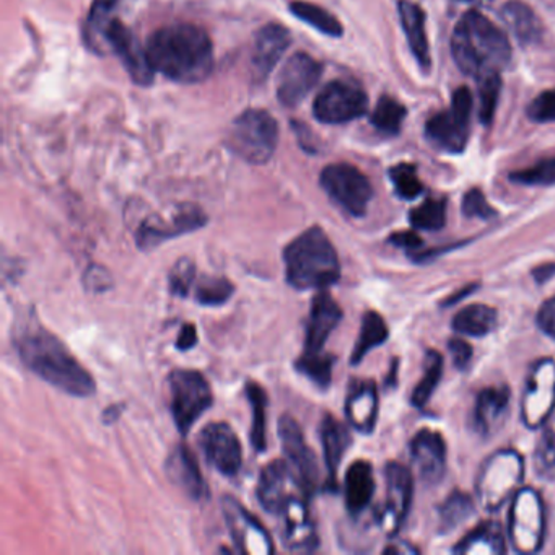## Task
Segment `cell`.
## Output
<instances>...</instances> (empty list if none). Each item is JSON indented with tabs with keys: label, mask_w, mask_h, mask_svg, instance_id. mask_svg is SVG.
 <instances>
[{
	"label": "cell",
	"mask_w": 555,
	"mask_h": 555,
	"mask_svg": "<svg viewBox=\"0 0 555 555\" xmlns=\"http://www.w3.org/2000/svg\"><path fill=\"white\" fill-rule=\"evenodd\" d=\"M14 346L22 362L48 385L74 398L95 395L96 385L89 370L74 357L69 347L38 321L22 324L14 334Z\"/></svg>",
	"instance_id": "1"
},
{
	"label": "cell",
	"mask_w": 555,
	"mask_h": 555,
	"mask_svg": "<svg viewBox=\"0 0 555 555\" xmlns=\"http://www.w3.org/2000/svg\"><path fill=\"white\" fill-rule=\"evenodd\" d=\"M145 50L152 69L173 82H203L214 69L212 41L193 24L167 25L154 31Z\"/></svg>",
	"instance_id": "2"
},
{
	"label": "cell",
	"mask_w": 555,
	"mask_h": 555,
	"mask_svg": "<svg viewBox=\"0 0 555 555\" xmlns=\"http://www.w3.org/2000/svg\"><path fill=\"white\" fill-rule=\"evenodd\" d=\"M451 53L461 73L476 79L500 73L512 60L506 35L476 11L466 12L454 27Z\"/></svg>",
	"instance_id": "3"
},
{
	"label": "cell",
	"mask_w": 555,
	"mask_h": 555,
	"mask_svg": "<svg viewBox=\"0 0 555 555\" xmlns=\"http://www.w3.org/2000/svg\"><path fill=\"white\" fill-rule=\"evenodd\" d=\"M284 264L295 291H324L340 279L336 248L321 227H311L285 246Z\"/></svg>",
	"instance_id": "4"
},
{
	"label": "cell",
	"mask_w": 555,
	"mask_h": 555,
	"mask_svg": "<svg viewBox=\"0 0 555 555\" xmlns=\"http://www.w3.org/2000/svg\"><path fill=\"white\" fill-rule=\"evenodd\" d=\"M278 144V121L264 109H246L229 131L230 149L248 164H268Z\"/></svg>",
	"instance_id": "5"
},
{
	"label": "cell",
	"mask_w": 555,
	"mask_h": 555,
	"mask_svg": "<svg viewBox=\"0 0 555 555\" xmlns=\"http://www.w3.org/2000/svg\"><path fill=\"white\" fill-rule=\"evenodd\" d=\"M525 476L521 454L503 450L490 456L476 480L477 500L487 512H495L512 499Z\"/></svg>",
	"instance_id": "6"
},
{
	"label": "cell",
	"mask_w": 555,
	"mask_h": 555,
	"mask_svg": "<svg viewBox=\"0 0 555 555\" xmlns=\"http://www.w3.org/2000/svg\"><path fill=\"white\" fill-rule=\"evenodd\" d=\"M168 391L175 425L181 435H188L201 415L212 405L209 382L196 370H173L168 375Z\"/></svg>",
	"instance_id": "7"
},
{
	"label": "cell",
	"mask_w": 555,
	"mask_h": 555,
	"mask_svg": "<svg viewBox=\"0 0 555 555\" xmlns=\"http://www.w3.org/2000/svg\"><path fill=\"white\" fill-rule=\"evenodd\" d=\"M474 99L467 87L454 90L451 106L428 119L425 135L428 141L448 154H461L469 139L470 116H473Z\"/></svg>",
	"instance_id": "8"
},
{
	"label": "cell",
	"mask_w": 555,
	"mask_h": 555,
	"mask_svg": "<svg viewBox=\"0 0 555 555\" xmlns=\"http://www.w3.org/2000/svg\"><path fill=\"white\" fill-rule=\"evenodd\" d=\"M321 188L344 212L363 217L372 203L373 188L369 178L349 164H333L321 171Z\"/></svg>",
	"instance_id": "9"
},
{
	"label": "cell",
	"mask_w": 555,
	"mask_h": 555,
	"mask_svg": "<svg viewBox=\"0 0 555 555\" xmlns=\"http://www.w3.org/2000/svg\"><path fill=\"white\" fill-rule=\"evenodd\" d=\"M508 532L519 554H534L542 547L545 532L544 505L534 489H521L513 496Z\"/></svg>",
	"instance_id": "10"
},
{
	"label": "cell",
	"mask_w": 555,
	"mask_h": 555,
	"mask_svg": "<svg viewBox=\"0 0 555 555\" xmlns=\"http://www.w3.org/2000/svg\"><path fill=\"white\" fill-rule=\"evenodd\" d=\"M207 223V216L196 204H180L167 219L151 217L135 230V243L141 251H152L168 240L196 232Z\"/></svg>",
	"instance_id": "11"
},
{
	"label": "cell",
	"mask_w": 555,
	"mask_h": 555,
	"mask_svg": "<svg viewBox=\"0 0 555 555\" xmlns=\"http://www.w3.org/2000/svg\"><path fill=\"white\" fill-rule=\"evenodd\" d=\"M369 96L359 83L334 80L314 100V118L323 125H344L365 115Z\"/></svg>",
	"instance_id": "12"
},
{
	"label": "cell",
	"mask_w": 555,
	"mask_h": 555,
	"mask_svg": "<svg viewBox=\"0 0 555 555\" xmlns=\"http://www.w3.org/2000/svg\"><path fill=\"white\" fill-rule=\"evenodd\" d=\"M555 411V362L542 359L532 366L521 398V418L528 428H539Z\"/></svg>",
	"instance_id": "13"
},
{
	"label": "cell",
	"mask_w": 555,
	"mask_h": 555,
	"mask_svg": "<svg viewBox=\"0 0 555 555\" xmlns=\"http://www.w3.org/2000/svg\"><path fill=\"white\" fill-rule=\"evenodd\" d=\"M256 495L266 512L278 515L291 500L297 496H310V493L307 492L300 477L288 461L279 460L262 467Z\"/></svg>",
	"instance_id": "14"
},
{
	"label": "cell",
	"mask_w": 555,
	"mask_h": 555,
	"mask_svg": "<svg viewBox=\"0 0 555 555\" xmlns=\"http://www.w3.org/2000/svg\"><path fill=\"white\" fill-rule=\"evenodd\" d=\"M222 512L236 552L256 555L274 552V544L264 526L238 500L223 496Z\"/></svg>",
	"instance_id": "15"
},
{
	"label": "cell",
	"mask_w": 555,
	"mask_h": 555,
	"mask_svg": "<svg viewBox=\"0 0 555 555\" xmlns=\"http://www.w3.org/2000/svg\"><path fill=\"white\" fill-rule=\"evenodd\" d=\"M103 48L105 53L113 51L119 57L132 82L141 87H149L154 82L155 70L149 63L147 50L132 34L131 28L126 27L119 18L106 28Z\"/></svg>",
	"instance_id": "16"
},
{
	"label": "cell",
	"mask_w": 555,
	"mask_h": 555,
	"mask_svg": "<svg viewBox=\"0 0 555 555\" xmlns=\"http://www.w3.org/2000/svg\"><path fill=\"white\" fill-rule=\"evenodd\" d=\"M279 440L288 464L294 467L310 496L313 495L320 486V466L305 440L300 425L292 415L285 414L279 418Z\"/></svg>",
	"instance_id": "17"
},
{
	"label": "cell",
	"mask_w": 555,
	"mask_h": 555,
	"mask_svg": "<svg viewBox=\"0 0 555 555\" xmlns=\"http://www.w3.org/2000/svg\"><path fill=\"white\" fill-rule=\"evenodd\" d=\"M199 448L207 463L223 476H236L242 469V443L225 422L206 425L199 434Z\"/></svg>",
	"instance_id": "18"
},
{
	"label": "cell",
	"mask_w": 555,
	"mask_h": 555,
	"mask_svg": "<svg viewBox=\"0 0 555 555\" xmlns=\"http://www.w3.org/2000/svg\"><path fill=\"white\" fill-rule=\"evenodd\" d=\"M323 67L307 53H297L279 74L278 99L285 108L300 105L321 79Z\"/></svg>",
	"instance_id": "19"
},
{
	"label": "cell",
	"mask_w": 555,
	"mask_h": 555,
	"mask_svg": "<svg viewBox=\"0 0 555 555\" xmlns=\"http://www.w3.org/2000/svg\"><path fill=\"white\" fill-rule=\"evenodd\" d=\"M308 496H297L291 500L278 513L279 534L285 547L294 552H313L320 545L317 528L310 516L307 503Z\"/></svg>",
	"instance_id": "20"
},
{
	"label": "cell",
	"mask_w": 555,
	"mask_h": 555,
	"mask_svg": "<svg viewBox=\"0 0 555 555\" xmlns=\"http://www.w3.org/2000/svg\"><path fill=\"white\" fill-rule=\"evenodd\" d=\"M386 505L383 509L382 526L388 534H395L404 522L412 502V476L408 467L399 463L386 466Z\"/></svg>",
	"instance_id": "21"
},
{
	"label": "cell",
	"mask_w": 555,
	"mask_h": 555,
	"mask_svg": "<svg viewBox=\"0 0 555 555\" xmlns=\"http://www.w3.org/2000/svg\"><path fill=\"white\" fill-rule=\"evenodd\" d=\"M343 320V310L339 304L327 292L320 294L311 301L310 314H308L307 327H305V353L324 352V344L330 339Z\"/></svg>",
	"instance_id": "22"
},
{
	"label": "cell",
	"mask_w": 555,
	"mask_h": 555,
	"mask_svg": "<svg viewBox=\"0 0 555 555\" xmlns=\"http://www.w3.org/2000/svg\"><path fill=\"white\" fill-rule=\"evenodd\" d=\"M168 479L183 490L194 502H206L210 496L209 486L201 473L199 464L194 457L193 451L186 444H178L165 463Z\"/></svg>",
	"instance_id": "23"
},
{
	"label": "cell",
	"mask_w": 555,
	"mask_h": 555,
	"mask_svg": "<svg viewBox=\"0 0 555 555\" xmlns=\"http://www.w3.org/2000/svg\"><path fill=\"white\" fill-rule=\"evenodd\" d=\"M411 456L418 477L425 483L440 482L447 467V447L438 431H418L411 441Z\"/></svg>",
	"instance_id": "24"
},
{
	"label": "cell",
	"mask_w": 555,
	"mask_h": 555,
	"mask_svg": "<svg viewBox=\"0 0 555 555\" xmlns=\"http://www.w3.org/2000/svg\"><path fill=\"white\" fill-rule=\"evenodd\" d=\"M291 31L281 24H269L256 34L251 67L255 79L264 80L291 47Z\"/></svg>",
	"instance_id": "25"
},
{
	"label": "cell",
	"mask_w": 555,
	"mask_h": 555,
	"mask_svg": "<svg viewBox=\"0 0 555 555\" xmlns=\"http://www.w3.org/2000/svg\"><path fill=\"white\" fill-rule=\"evenodd\" d=\"M346 417L360 434H372L378 417V391L373 382H353L346 399Z\"/></svg>",
	"instance_id": "26"
},
{
	"label": "cell",
	"mask_w": 555,
	"mask_h": 555,
	"mask_svg": "<svg viewBox=\"0 0 555 555\" xmlns=\"http://www.w3.org/2000/svg\"><path fill=\"white\" fill-rule=\"evenodd\" d=\"M398 11L402 31H404L409 48H411L412 56L415 57L421 69L428 73L431 67V57L427 30H425L424 11L412 0H399Z\"/></svg>",
	"instance_id": "27"
},
{
	"label": "cell",
	"mask_w": 555,
	"mask_h": 555,
	"mask_svg": "<svg viewBox=\"0 0 555 555\" xmlns=\"http://www.w3.org/2000/svg\"><path fill=\"white\" fill-rule=\"evenodd\" d=\"M502 18L522 47H531L542 40V22L521 0H508L502 8Z\"/></svg>",
	"instance_id": "28"
},
{
	"label": "cell",
	"mask_w": 555,
	"mask_h": 555,
	"mask_svg": "<svg viewBox=\"0 0 555 555\" xmlns=\"http://www.w3.org/2000/svg\"><path fill=\"white\" fill-rule=\"evenodd\" d=\"M346 505L352 515H359L372 502L375 493V477H373L372 464L369 461H356L350 464L344 482Z\"/></svg>",
	"instance_id": "29"
},
{
	"label": "cell",
	"mask_w": 555,
	"mask_h": 555,
	"mask_svg": "<svg viewBox=\"0 0 555 555\" xmlns=\"http://www.w3.org/2000/svg\"><path fill=\"white\" fill-rule=\"evenodd\" d=\"M508 388H487L480 391L474 408V427L480 435H490L508 411Z\"/></svg>",
	"instance_id": "30"
},
{
	"label": "cell",
	"mask_w": 555,
	"mask_h": 555,
	"mask_svg": "<svg viewBox=\"0 0 555 555\" xmlns=\"http://www.w3.org/2000/svg\"><path fill=\"white\" fill-rule=\"evenodd\" d=\"M131 2L132 0H93L86 24V41L90 50L100 54L105 53L103 38L106 28L113 21L119 18L118 15L131 5Z\"/></svg>",
	"instance_id": "31"
},
{
	"label": "cell",
	"mask_w": 555,
	"mask_h": 555,
	"mask_svg": "<svg viewBox=\"0 0 555 555\" xmlns=\"http://www.w3.org/2000/svg\"><path fill=\"white\" fill-rule=\"evenodd\" d=\"M321 444H323L324 463H326L327 476L330 482L336 483L337 469L340 461L350 447V435L346 425L340 424L336 417L326 414L321 422L320 427Z\"/></svg>",
	"instance_id": "32"
},
{
	"label": "cell",
	"mask_w": 555,
	"mask_h": 555,
	"mask_svg": "<svg viewBox=\"0 0 555 555\" xmlns=\"http://www.w3.org/2000/svg\"><path fill=\"white\" fill-rule=\"evenodd\" d=\"M456 554L499 555L505 552V538L499 522L486 521L477 526L454 547Z\"/></svg>",
	"instance_id": "33"
},
{
	"label": "cell",
	"mask_w": 555,
	"mask_h": 555,
	"mask_svg": "<svg viewBox=\"0 0 555 555\" xmlns=\"http://www.w3.org/2000/svg\"><path fill=\"white\" fill-rule=\"evenodd\" d=\"M496 326V311L487 305H469L453 318V330L470 337H483Z\"/></svg>",
	"instance_id": "34"
},
{
	"label": "cell",
	"mask_w": 555,
	"mask_h": 555,
	"mask_svg": "<svg viewBox=\"0 0 555 555\" xmlns=\"http://www.w3.org/2000/svg\"><path fill=\"white\" fill-rule=\"evenodd\" d=\"M389 331L386 326L385 320L379 317L375 311H366L362 318V326H360L359 339H357L356 347H353L352 356H350V363L359 365L366 353L375 347L382 346L388 339Z\"/></svg>",
	"instance_id": "35"
},
{
	"label": "cell",
	"mask_w": 555,
	"mask_h": 555,
	"mask_svg": "<svg viewBox=\"0 0 555 555\" xmlns=\"http://www.w3.org/2000/svg\"><path fill=\"white\" fill-rule=\"evenodd\" d=\"M288 9H291L294 17L304 22V24L310 25L314 30L321 31V34L327 35V37H343V24L331 12H327L326 9L320 8L317 4H310V2H305V0H294Z\"/></svg>",
	"instance_id": "36"
},
{
	"label": "cell",
	"mask_w": 555,
	"mask_h": 555,
	"mask_svg": "<svg viewBox=\"0 0 555 555\" xmlns=\"http://www.w3.org/2000/svg\"><path fill=\"white\" fill-rule=\"evenodd\" d=\"M245 389L253 411V425L251 431H249V438H251L253 448H255L258 453H264L266 448H268V437H266V424H268V418H266L268 395H266L264 388L255 382L246 383Z\"/></svg>",
	"instance_id": "37"
},
{
	"label": "cell",
	"mask_w": 555,
	"mask_h": 555,
	"mask_svg": "<svg viewBox=\"0 0 555 555\" xmlns=\"http://www.w3.org/2000/svg\"><path fill=\"white\" fill-rule=\"evenodd\" d=\"M474 515V502L467 493L453 492L438 506V529L441 532L454 531Z\"/></svg>",
	"instance_id": "38"
},
{
	"label": "cell",
	"mask_w": 555,
	"mask_h": 555,
	"mask_svg": "<svg viewBox=\"0 0 555 555\" xmlns=\"http://www.w3.org/2000/svg\"><path fill=\"white\" fill-rule=\"evenodd\" d=\"M336 363V357L327 352L301 353L295 360V369L300 375L307 376L310 382L320 388H330L333 382V369Z\"/></svg>",
	"instance_id": "39"
},
{
	"label": "cell",
	"mask_w": 555,
	"mask_h": 555,
	"mask_svg": "<svg viewBox=\"0 0 555 555\" xmlns=\"http://www.w3.org/2000/svg\"><path fill=\"white\" fill-rule=\"evenodd\" d=\"M441 373H443V359L435 350H428L427 357H425L424 376H422L411 396L412 404L415 408H424L427 404L428 399L434 395L435 388L440 383Z\"/></svg>",
	"instance_id": "40"
},
{
	"label": "cell",
	"mask_w": 555,
	"mask_h": 555,
	"mask_svg": "<svg viewBox=\"0 0 555 555\" xmlns=\"http://www.w3.org/2000/svg\"><path fill=\"white\" fill-rule=\"evenodd\" d=\"M235 287L227 278L204 275L197 281L194 297L204 307H220L232 298Z\"/></svg>",
	"instance_id": "41"
},
{
	"label": "cell",
	"mask_w": 555,
	"mask_h": 555,
	"mask_svg": "<svg viewBox=\"0 0 555 555\" xmlns=\"http://www.w3.org/2000/svg\"><path fill=\"white\" fill-rule=\"evenodd\" d=\"M405 115H408V112L398 100L383 95L376 103L375 109H373L372 125L385 134H398L401 131Z\"/></svg>",
	"instance_id": "42"
},
{
	"label": "cell",
	"mask_w": 555,
	"mask_h": 555,
	"mask_svg": "<svg viewBox=\"0 0 555 555\" xmlns=\"http://www.w3.org/2000/svg\"><path fill=\"white\" fill-rule=\"evenodd\" d=\"M409 219H411L412 227L417 230L435 232V230L443 229L444 222H447V201L427 199L412 210Z\"/></svg>",
	"instance_id": "43"
},
{
	"label": "cell",
	"mask_w": 555,
	"mask_h": 555,
	"mask_svg": "<svg viewBox=\"0 0 555 555\" xmlns=\"http://www.w3.org/2000/svg\"><path fill=\"white\" fill-rule=\"evenodd\" d=\"M509 180L522 186H552L555 184V155L554 157L542 158L531 167L513 171Z\"/></svg>",
	"instance_id": "44"
},
{
	"label": "cell",
	"mask_w": 555,
	"mask_h": 555,
	"mask_svg": "<svg viewBox=\"0 0 555 555\" xmlns=\"http://www.w3.org/2000/svg\"><path fill=\"white\" fill-rule=\"evenodd\" d=\"M477 80H479V119L482 125H490L499 105L502 79H500V73H493Z\"/></svg>",
	"instance_id": "45"
},
{
	"label": "cell",
	"mask_w": 555,
	"mask_h": 555,
	"mask_svg": "<svg viewBox=\"0 0 555 555\" xmlns=\"http://www.w3.org/2000/svg\"><path fill=\"white\" fill-rule=\"evenodd\" d=\"M389 178L395 184L396 193L405 201L415 199L424 191V184L418 180L414 165L399 164L389 170Z\"/></svg>",
	"instance_id": "46"
},
{
	"label": "cell",
	"mask_w": 555,
	"mask_h": 555,
	"mask_svg": "<svg viewBox=\"0 0 555 555\" xmlns=\"http://www.w3.org/2000/svg\"><path fill=\"white\" fill-rule=\"evenodd\" d=\"M194 282H196V264L190 258L178 259L168 275L171 294L175 297H188Z\"/></svg>",
	"instance_id": "47"
},
{
	"label": "cell",
	"mask_w": 555,
	"mask_h": 555,
	"mask_svg": "<svg viewBox=\"0 0 555 555\" xmlns=\"http://www.w3.org/2000/svg\"><path fill=\"white\" fill-rule=\"evenodd\" d=\"M535 467L547 477L555 476V422L545 428L538 450H535Z\"/></svg>",
	"instance_id": "48"
},
{
	"label": "cell",
	"mask_w": 555,
	"mask_h": 555,
	"mask_svg": "<svg viewBox=\"0 0 555 555\" xmlns=\"http://www.w3.org/2000/svg\"><path fill=\"white\" fill-rule=\"evenodd\" d=\"M528 118L534 122H555V89L545 90L539 93L531 103H529Z\"/></svg>",
	"instance_id": "49"
},
{
	"label": "cell",
	"mask_w": 555,
	"mask_h": 555,
	"mask_svg": "<svg viewBox=\"0 0 555 555\" xmlns=\"http://www.w3.org/2000/svg\"><path fill=\"white\" fill-rule=\"evenodd\" d=\"M463 214L467 219L489 220L495 216V210L487 203L482 191L470 190L463 199Z\"/></svg>",
	"instance_id": "50"
},
{
	"label": "cell",
	"mask_w": 555,
	"mask_h": 555,
	"mask_svg": "<svg viewBox=\"0 0 555 555\" xmlns=\"http://www.w3.org/2000/svg\"><path fill=\"white\" fill-rule=\"evenodd\" d=\"M83 285L92 294H103L113 287V278L108 269L103 266L92 264L83 274Z\"/></svg>",
	"instance_id": "51"
},
{
	"label": "cell",
	"mask_w": 555,
	"mask_h": 555,
	"mask_svg": "<svg viewBox=\"0 0 555 555\" xmlns=\"http://www.w3.org/2000/svg\"><path fill=\"white\" fill-rule=\"evenodd\" d=\"M535 321H538L539 330H541L545 336L555 339V297L548 298V300L539 308Z\"/></svg>",
	"instance_id": "52"
},
{
	"label": "cell",
	"mask_w": 555,
	"mask_h": 555,
	"mask_svg": "<svg viewBox=\"0 0 555 555\" xmlns=\"http://www.w3.org/2000/svg\"><path fill=\"white\" fill-rule=\"evenodd\" d=\"M448 349H450L451 359L457 369L463 370L469 365L470 359H473V347L469 344L464 343L463 339H451L448 343Z\"/></svg>",
	"instance_id": "53"
},
{
	"label": "cell",
	"mask_w": 555,
	"mask_h": 555,
	"mask_svg": "<svg viewBox=\"0 0 555 555\" xmlns=\"http://www.w3.org/2000/svg\"><path fill=\"white\" fill-rule=\"evenodd\" d=\"M196 344H197L196 326H194L193 323L183 324V327H181L180 334H178L177 343H175V346H177L178 350H183V352H186V350L193 349V347L196 346Z\"/></svg>",
	"instance_id": "54"
},
{
	"label": "cell",
	"mask_w": 555,
	"mask_h": 555,
	"mask_svg": "<svg viewBox=\"0 0 555 555\" xmlns=\"http://www.w3.org/2000/svg\"><path fill=\"white\" fill-rule=\"evenodd\" d=\"M389 242L395 246H399V248L405 249L418 248V246L422 245L421 236L415 232L395 233V235L389 238Z\"/></svg>",
	"instance_id": "55"
},
{
	"label": "cell",
	"mask_w": 555,
	"mask_h": 555,
	"mask_svg": "<svg viewBox=\"0 0 555 555\" xmlns=\"http://www.w3.org/2000/svg\"><path fill=\"white\" fill-rule=\"evenodd\" d=\"M126 404L125 402H119V404L109 405L103 411V422L106 425L115 424L119 417H121L122 411H125Z\"/></svg>",
	"instance_id": "56"
},
{
	"label": "cell",
	"mask_w": 555,
	"mask_h": 555,
	"mask_svg": "<svg viewBox=\"0 0 555 555\" xmlns=\"http://www.w3.org/2000/svg\"><path fill=\"white\" fill-rule=\"evenodd\" d=\"M535 281H538V284H545V282L548 281V279L554 278L555 275V264H542L539 266V268L534 269Z\"/></svg>",
	"instance_id": "57"
},
{
	"label": "cell",
	"mask_w": 555,
	"mask_h": 555,
	"mask_svg": "<svg viewBox=\"0 0 555 555\" xmlns=\"http://www.w3.org/2000/svg\"><path fill=\"white\" fill-rule=\"evenodd\" d=\"M460 2H464V4L483 5L489 4L490 0H460Z\"/></svg>",
	"instance_id": "58"
},
{
	"label": "cell",
	"mask_w": 555,
	"mask_h": 555,
	"mask_svg": "<svg viewBox=\"0 0 555 555\" xmlns=\"http://www.w3.org/2000/svg\"><path fill=\"white\" fill-rule=\"evenodd\" d=\"M548 5H551L552 9H555V0H545Z\"/></svg>",
	"instance_id": "59"
}]
</instances>
